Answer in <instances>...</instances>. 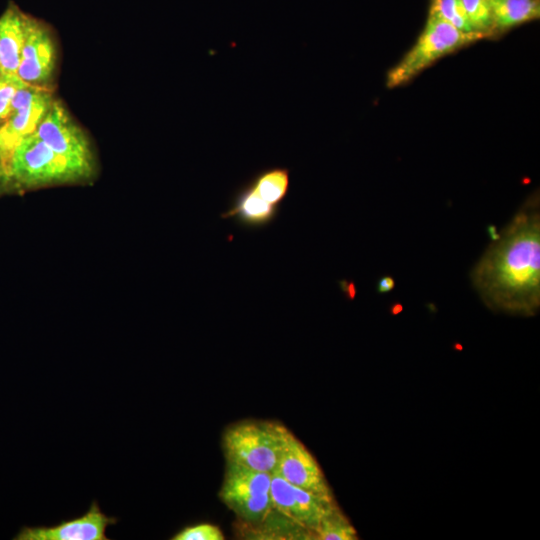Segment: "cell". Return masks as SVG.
Masks as SVG:
<instances>
[{
	"label": "cell",
	"mask_w": 540,
	"mask_h": 540,
	"mask_svg": "<svg viewBox=\"0 0 540 540\" xmlns=\"http://www.w3.org/2000/svg\"><path fill=\"white\" fill-rule=\"evenodd\" d=\"M490 310L535 316L540 307V197L534 191L492 240L470 273Z\"/></svg>",
	"instance_id": "6da1fadb"
},
{
	"label": "cell",
	"mask_w": 540,
	"mask_h": 540,
	"mask_svg": "<svg viewBox=\"0 0 540 540\" xmlns=\"http://www.w3.org/2000/svg\"><path fill=\"white\" fill-rule=\"evenodd\" d=\"M289 432L274 421L245 420L232 424L222 439L226 461L275 474Z\"/></svg>",
	"instance_id": "7a4b0ae2"
},
{
	"label": "cell",
	"mask_w": 540,
	"mask_h": 540,
	"mask_svg": "<svg viewBox=\"0 0 540 540\" xmlns=\"http://www.w3.org/2000/svg\"><path fill=\"white\" fill-rule=\"evenodd\" d=\"M482 38L466 34L440 16L428 14L417 41L386 76V86L396 88L409 83L437 60L452 54Z\"/></svg>",
	"instance_id": "3957f363"
},
{
	"label": "cell",
	"mask_w": 540,
	"mask_h": 540,
	"mask_svg": "<svg viewBox=\"0 0 540 540\" xmlns=\"http://www.w3.org/2000/svg\"><path fill=\"white\" fill-rule=\"evenodd\" d=\"M271 476L227 462L219 496L243 525L262 522L274 509L270 494Z\"/></svg>",
	"instance_id": "277c9868"
},
{
	"label": "cell",
	"mask_w": 540,
	"mask_h": 540,
	"mask_svg": "<svg viewBox=\"0 0 540 540\" xmlns=\"http://www.w3.org/2000/svg\"><path fill=\"white\" fill-rule=\"evenodd\" d=\"M4 176L22 187L80 180L66 161L35 132L15 147Z\"/></svg>",
	"instance_id": "5b68a950"
},
{
	"label": "cell",
	"mask_w": 540,
	"mask_h": 540,
	"mask_svg": "<svg viewBox=\"0 0 540 540\" xmlns=\"http://www.w3.org/2000/svg\"><path fill=\"white\" fill-rule=\"evenodd\" d=\"M35 133L66 161L79 179L91 176L94 158L90 142L60 101L53 100Z\"/></svg>",
	"instance_id": "8992f818"
},
{
	"label": "cell",
	"mask_w": 540,
	"mask_h": 540,
	"mask_svg": "<svg viewBox=\"0 0 540 540\" xmlns=\"http://www.w3.org/2000/svg\"><path fill=\"white\" fill-rule=\"evenodd\" d=\"M53 100L51 90L47 87L24 83L16 90L9 114L0 126V157L3 171L15 147L36 131Z\"/></svg>",
	"instance_id": "52a82bcc"
},
{
	"label": "cell",
	"mask_w": 540,
	"mask_h": 540,
	"mask_svg": "<svg viewBox=\"0 0 540 540\" xmlns=\"http://www.w3.org/2000/svg\"><path fill=\"white\" fill-rule=\"evenodd\" d=\"M270 494L273 508L310 531L312 538L319 522L337 506L334 497L294 486L277 473L271 476Z\"/></svg>",
	"instance_id": "ba28073f"
},
{
	"label": "cell",
	"mask_w": 540,
	"mask_h": 540,
	"mask_svg": "<svg viewBox=\"0 0 540 540\" xmlns=\"http://www.w3.org/2000/svg\"><path fill=\"white\" fill-rule=\"evenodd\" d=\"M56 67V45L51 28L30 17L17 77L26 84L47 87Z\"/></svg>",
	"instance_id": "9c48e42d"
},
{
	"label": "cell",
	"mask_w": 540,
	"mask_h": 540,
	"mask_svg": "<svg viewBox=\"0 0 540 540\" xmlns=\"http://www.w3.org/2000/svg\"><path fill=\"white\" fill-rule=\"evenodd\" d=\"M118 519L102 512L93 501L85 514L54 526L24 527L15 537L20 540H107L106 529Z\"/></svg>",
	"instance_id": "30bf717a"
},
{
	"label": "cell",
	"mask_w": 540,
	"mask_h": 540,
	"mask_svg": "<svg viewBox=\"0 0 540 540\" xmlns=\"http://www.w3.org/2000/svg\"><path fill=\"white\" fill-rule=\"evenodd\" d=\"M276 473L294 486L334 497L317 460L291 431L284 444Z\"/></svg>",
	"instance_id": "8fae6325"
},
{
	"label": "cell",
	"mask_w": 540,
	"mask_h": 540,
	"mask_svg": "<svg viewBox=\"0 0 540 540\" xmlns=\"http://www.w3.org/2000/svg\"><path fill=\"white\" fill-rule=\"evenodd\" d=\"M280 207L262 198L247 181L235 191L228 210L221 213L220 217L234 219L243 228L257 229L273 222Z\"/></svg>",
	"instance_id": "7c38bea8"
},
{
	"label": "cell",
	"mask_w": 540,
	"mask_h": 540,
	"mask_svg": "<svg viewBox=\"0 0 540 540\" xmlns=\"http://www.w3.org/2000/svg\"><path fill=\"white\" fill-rule=\"evenodd\" d=\"M30 15L10 2L0 16V72L17 77Z\"/></svg>",
	"instance_id": "4fadbf2b"
},
{
	"label": "cell",
	"mask_w": 540,
	"mask_h": 540,
	"mask_svg": "<svg viewBox=\"0 0 540 540\" xmlns=\"http://www.w3.org/2000/svg\"><path fill=\"white\" fill-rule=\"evenodd\" d=\"M494 39L540 18V0H490Z\"/></svg>",
	"instance_id": "5bb4252c"
},
{
	"label": "cell",
	"mask_w": 540,
	"mask_h": 540,
	"mask_svg": "<svg viewBox=\"0 0 540 540\" xmlns=\"http://www.w3.org/2000/svg\"><path fill=\"white\" fill-rule=\"evenodd\" d=\"M248 182L271 204L281 206L290 187V171L285 167H269L252 176Z\"/></svg>",
	"instance_id": "9a60e30c"
},
{
	"label": "cell",
	"mask_w": 540,
	"mask_h": 540,
	"mask_svg": "<svg viewBox=\"0 0 540 540\" xmlns=\"http://www.w3.org/2000/svg\"><path fill=\"white\" fill-rule=\"evenodd\" d=\"M313 539L356 540L358 535L348 518L336 506L319 522L313 531Z\"/></svg>",
	"instance_id": "2e32d148"
},
{
	"label": "cell",
	"mask_w": 540,
	"mask_h": 540,
	"mask_svg": "<svg viewBox=\"0 0 540 540\" xmlns=\"http://www.w3.org/2000/svg\"><path fill=\"white\" fill-rule=\"evenodd\" d=\"M465 15L473 29L483 39H494L490 0H461Z\"/></svg>",
	"instance_id": "e0dca14e"
},
{
	"label": "cell",
	"mask_w": 540,
	"mask_h": 540,
	"mask_svg": "<svg viewBox=\"0 0 540 540\" xmlns=\"http://www.w3.org/2000/svg\"><path fill=\"white\" fill-rule=\"evenodd\" d=\"M429 12L440 16L463 33L478 35L465 15L461 0H430Z\"/></svg>",
	"instance_id": "ac0fdd59"
},
{
	"label": "cell",
	"mask_w": 540,
	"mask_h": 540,
	"mask_svg": "<svg viewBox=\"0 0 540 540\" xmlns=\"http://www.w3.org/2000/svg\"><path fill=\"white\" fill-rule=\"evenodd\" d=\"M173 540H223L224 535L220 528L209 523H200L186 526L177 532Z\"/></svg>",
	"instance_id": "d6986e66"
},
{
	"label": "cell",
	"mask_w": 540,
	"mask_h": 540,
	"mask_svg": "<svg viewBox=\"0 0 540 540\" xmlns=\"http://www.w3.org/2000/svg\"><path fill=\"white\" fill-rule=\"evenodd\" d=\"M23 84L18 77L4 74L0 76V120L8 116L14 94Z\"/></svg>",
	"instance_id": "ffe728a7"
},
{
	"label": "cell",
	"mask_w": 540,
	"mask_h": 540,
	"mask_svg": "<svg viewBox=\"0 0 540 540\" xmlns=\"http://www.w3.org/2000/svg\"><path fill=\"white\" fill-rule=\"evenodd\" d=\"M395 287V280L391 276H383L378 280L377 292L385 294L392 291Z\"/></svg>",
	"instance_id": "44dd1931"
},
{
	"label": "cell",
	"mask_w": 540,
	"mask_h": 540,
	"mask_svg": "<svg viewBox=\"0 0 540 540\" xmlns=\"http://www.w3.org/2000/svg\"><path fill=\"white\" fill-rule=\"evenodd\" d=\"M341 288H342L343 292L345 293V295L348 296L349 299H353L355 297L356 288H355V285L353 283H348L346 281H342L341 282Z\"/></svg>",
	"instance_id": "7402d4cb"
},
{
	"label": "cell",
	"mask_w": 540,
	"mask_h": 540,
	"mask_svg": "<svg viewBox=\"0 0 540 540\" xmlns=\"http://www.w3.org/2000/svg\"><path fill=\"white\" fill-rule=\"evenodd\" d=\"M402 310H403V306L399 302L393 303L391 305V307H390V313L393 314V315H397V314L401 313Z\"/></svg>",
	"instance_id": "603a6c76"
},
{
	"label": "cell",
	"mask_w": 540,
	"mask_h": 540,
	"mask_svg": "<svg viewBox=\"0 0 540 540\" xmlns=\"http://www.w3.org/2000/svg\"><path fill=\"white\" fill-rule=\"evenodd\" d=\"M4 177V171H3V166H2V161H1V157H0V180Z\"/></svg>",
	"instance_id": "cb8c5ba5"
},
{
	"label": "cell",
	"mask_w": 540,
	"mask_h": 540,
	"mask_svg": "<svg viewBox=\"0 0 540 540\" xmlns=\"http://www.w3.org/2000/svg\"><path fill=\"white\" fill-rule=\"evenodd\" d=\"M2 75V73L0 72V76Z\"/></svg>",
	"instance_id": "d4e9b609"
}]
</instances>
